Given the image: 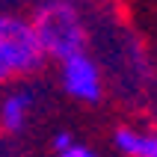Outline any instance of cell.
<instances>
[{
  "label": "cell",
  "mask_w": 157,
  "mask_h": 157,
  "mask_svg": "<svg viewBox=\"0 0 157 157\" xmlns=\"http://www.w3.org/2000/svg\"><path fill=\"white\" fill-rule=\"evenodd\" d=\"M30 24H33V33L39 39L44 59L62 62L68 56L86 53L89 30L74 0H42L33 9Z\"/></svg>",
  "instance_id": "6da1fadb"
},
{
  "label": "cell",
  "mask_w": 157,
  "mask_h": 157,
  "mask_svg": "<svg viewBox=\"0 0 157 157\" xmlns=\"http://www.w3.org/2000/svg\"><path fill=\"white\" fill-rule=\"evenodd\" d=\"M44 62L48 59L39 48L30 18L0 12V86L42 71Z\"/></svg>",
  "instance_id": "7a4b0ae2"
},
{
  "label": "cell",
  "mask_w": 157,
  "mask_h": 157,
  "mask_svg": "<svg viewBox=\"0 0 157 157\" xmlns=\"http://www.w3.org/2000/svg\"><path fill=\"white\" fill-rule=\"evenodd\" d=\"M59 65V86L71 101L80 104H98L104 98V74L98 62L89 53H77L68 59L56 62Z\"/></svg>",
  "instance_id": "3957f363"
},
{
  "label": "cell",
  "mask_w": 157,
  "mask_h": 157,
  "mask_svg": "<svg viewBox=\"0 0 157 157\" xmlns=\"http://www.w3.org/2000/svg\"><path fill=\"white\" fill-rule=\"evenodd\" d=\"M36 107V92L30 86H12L6 89V95L0 98V131L15 136L30 124Z\"/></svg>",
  "instance_id": "277c9868"
},
{
  "label": "cell",
  "mask_w": 157,
  "mask_h": 157,
  "mask_svg": "<svg viewBox=\"0 0 157 157\" xmlns=\"http://www.w3.org/2000/svg\"><path fill=\"white\" fill-rule=\"evenodd\" d=\"M113 145L124 157H157V131L119 128L113 133Z\"/></svg>",
  "instance_id": "5b68a950"
},
{
  "label": "cell",
  "mask_w": 157,
  "mask_h": 157,
  "mask_svg": "<svg viewBox=\"0 0 157 157\" xmlns=\"http://www.w3.org/2000/svg\"><path fill=\"white\" fill-rule=\"evenodd\" d=\"M56 157H101L95 148H89L86 142H74L71 148H65V151H59Z\"/></svg>",
  "instance_id": "8992f818"
},
{
  "label": "cell",
  "mask_w": 157,
  "mask_h": 157,
  "mask_svg": "<svg viewBox=\"0 0 157 157\" xmlns=\"http://www.w3.org/2000/svg\"><path fill=\"white\" fill-rule=\"evenodd\" d=\"M74 142H77V140H74V133H71V131H56V133H53V140H51V145H53V151L59 154V151L71 148Z\"/></svg>",
  "instance_id": "52a82bcc"
}]
</instances>
